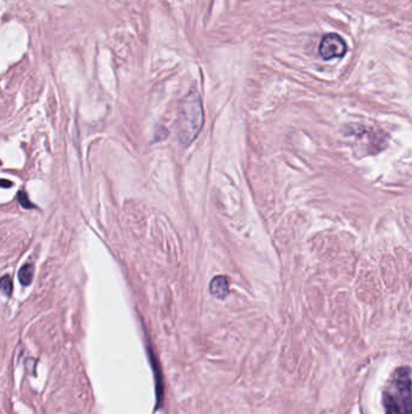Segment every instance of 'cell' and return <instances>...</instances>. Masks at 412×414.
<instances>
[{"label":"cell","mask_w":412,"mask_h":414,"mask_svg":"<svg viewBox=\"0 0 412 414\" xmlns=\"http://www.w3.org/2000/svg\"><path fill=\"white\" fill-rule=\"evenodd\" d=\"M17 199H18V203H21V206L25 207V208H34L35 207L33 203H30V198L27 196L25 191H20L17 194Z\"/></svg>","instance_id":"7"},{"label":"cell","mask_w":412,"mask_h":414,"mask_svg":"<svg viewBox=\"0 0 412 414\" xmlns=\"http://www.w3.org/2000/svg\"><path fill=\"white\" fill-rule=\"evenodd\" d=\"M0 283H1V291L4 293V296H11V293H13V280L8 275H4Z\"/></svg>","instance_id":"6"},{"label":"cell","mask_w":412,"mask_h":414,"mask_svg":"<svg viewBox=\"0 0 412 414\" xmlns=\"http://www.w3.org/2000/svg\"><path fill=\"white\" fill-rule=\"evenodd\" d=\"M11 184H13V183L6 182V181H5V179H3V182H1V186H3V188H5V187L11 186Z\"/></svg>","instance_id":"8"},{"label":"cell","mask_w":412,"mask_h":414,"mask_svg":"<svg viewBox=\"0 0 412 414\" xmlns=\"http://www.w3.org/2000/svg\"><path fill=\"white\" fill-rule=\"evenodd\" d=\"M203 126V112L201 102L198 98L186 100L178 113L177 130L178 140L183 146H189L196 140Z\"/></svg>","instance_id":"1"},{"label":"cell","mask_w":412,"mask_h":414,"mask_svg":"<svg viewBox=\"0 0 412 414\" xmlns=\"http://www.w3.org/2000/svg\"><path fill=\"white\" fill-rule=\"evenodd\" d=\"M34 266L32 264H25L22 266L18 273V279L23 286H28L33 281Z\"/></svg>","instance_id":"5"},{"label":"cell","mask_w":412,"mask_h":414,"mask_svg":"<svg viewBox=\"0 0 412 414\" xmlns=\"http://www.w3.org/2000/svg\"><path fill=\"white\" fill-rule=\"evenodd\" d=\"M210 292L212 296L218 298V300L226 298L229 292H230L229 280H227L226 276H224V275L215 276L214 279L210 281Z\"/></svg>","instance_id":"4"},{"label":"cell","mask_w":412,"mask_h":414,"mask_svg":"<svg viewBox=\"0 0 412 414\" xmlns=\"http://www.w3.org/2000/svg\"><path fill=\"white\" fill-rule=\"evenodd\" d=\"M347 52L345 40L339 34L329 33L324 35L320 45V55L325 61L344 57Z\"/></svg>","instance_id":"3"},{"label":"cell","mask_w":412,"mask_h":414,"mask_svg":"<svg viewBox=\"0 0 412 414\" xmlns=\"http://www.w3.org/2000/svg\"><path fill=\"white\" fill-rule=\"evenodd\" d=\"M396 389H398V395H399L398 398H394L392 395L386 396L387 414H412L408 377L403 376V374L398 377Z\"/></svg>","instance_id":"2"}]
</instances>
